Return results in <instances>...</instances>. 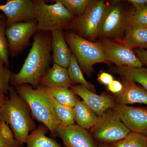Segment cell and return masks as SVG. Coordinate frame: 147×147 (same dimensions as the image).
<instances>
[{
  "label": "cell",
  "instance_id": "26",
  "mask_svg": "<svg viewBox=\"0 0 147 147\" xmlns=\"http://www.w3.org/2000/svg\"><path fill=\"white\" fill-rule=\"evenodd\" d=\"M60 1L76 18L83 15L92 1V0H60Z\"/></svg>",
  "mask_w": 147,
  "mask_h": 147
},
{
  "label": "cell",
  "instance_id": "1",
  "mask_svg": "<svg viewBox=\"0 0 147 147\" xmlns=\"http://www.w3.org/2000/svg\"><path fill=\"white\" fill-rule=\"evenodd\" d=\"M33 38L32 47L21 70L11 74L10 84L12 86L30 84L37 88L50 68L52 59L51 32H36Z\"/></svg>",
  "mask_w": 147,
  "mask_h": 147
},
{
  "label": "cell",
  "instance_id": "12",
  "mask_svg": "<svg viewBox=\"0 0 147 147\" xmlns=\"http://www.w3.org/2000/svg\"><path fill=\"white\" fill-rule=\"evenodd\" d=\"M114 108L130 131L147 134V109L120 104Z\"/></svg>",
  "mask_w": 147,
  "mask_h": 147
},
{
  "label": "cell",
  "instance_id": "33",
  "mask_svg": "<svg viewBox=\"0 0 147 147\" xmlns=\"http://www.w3.org/2000/svg\"><path fill=\"white\" fill-rule=\"evenodd\" d=\"M114 80L113 76L107 72H102L98 75V81L102 84L108 86V85Z\"/></svg>",
  "mask_w": 147,
  "mask_h": 147
},
{
  "label": "cell",
  "instance_id": "7",
  "mask_svg": "<svg viewBox=\"0 0 147 147\" xmlns=\"http://www.w3.org/2000/svg\"><path fill=\"white\" fill-rule=\"evenodd\" d=\"M107 6L104 1H92L83 15L76 18L71 29L86 39H95Z\"/></svg>",
  "mask_w": 147,
  "mask_h": 147
},
{
  "label": "cell",
  "instance_id": "17",
  "mask_svg": "<svg viewBox=\"0 0 147 147\" xmlns=\"http://www.w3.org/2000/svg\"><path fill=\"white\" fill-rule=\"evenodd\" d=\"M123 88L117 94L119 104L127 105L133 103L147 105V92L131 80L124 79Z\"/></svg>",
  "mask_w": 147,
  "mask_h": 147
},
{
  "label": "cell",
  "instance_id": "37",
  "mask_svg": "<svg viewBox=\"0 0 147 147\" xmlns=\"http://www.w3.org/2000/svg\"><path fill=\"white\" fill-rule=\"evenodd\" d=\"M6 16L3 13H0V19H6Z\"/></svg>",
  "mask_w": 147,
  "mask_h": 147
},
{
  "label": "cell",
  "instance_id": "14",
  "mask_svg": "<svg viewBox=\"0 0 147 147\" xmlns=\"http://www.w3.org/2000/svg\"><path fill=\"white\" fill-rule=\"evenodd\" d=\"M56 135L61 139L66 147H96L86 130L78 125H59Z\"/></svg>",
  "mask_w": 147,
  "mask_h": 147
},
{
  "label": "cell",
  "instance_id": "2",
  "mask_svg": "<svg viewBox=\"0 0 147 147\" xmlns=\"http://www.w3.org/2000/svg\"><path fill=\"white\" fill-rule=\"evenodd\" d=\"M9 92V96L6 97L0 110V118L9 125L15 139L23 146L30 132L36 128V125L28 106L15 88L10 86Z\"/></svg>",
  "mask_w": 147,
  "mask_h": 147
},
{
  "label": "cell",
  "instance_id": "20",
  "mask_svg": "<svg viewBox=\"0 0 147 147\" xmlns=\"http://www.w3.org/2000/svg\"><path fill=\"white\" fill-rule=\"evenodd\" d=\"M49 130L44 125L32 131L26 139V147H60L59 144L45 134Z\"/></svg>",
  "mask_w": 147,
  "mask_h": 147
},
{
  "label": "cell",
  "instance_id": "24",
  "mask_svg": "<svg viewBox=\"0 0 147 147\" xmlns=\"http://www.w3.org/2000/svg\"><path fill=\"white\" fill-rule=\"evenodd\" d=\"M67 69L69 76L74 84H80L92 91L94 92H96L94 86L85 79L76 57L72 53L69 65Z\"/></svg>",
  "mask_w": 147,
  "mask_h": 147
},
{
  "label": "cell",
  "instance_id": "11",
  "mask_svg": "<svg viewBox=\"0 0 147 147\" xmlns=\"http://www.w3.org/2000/svg\"><path fill=\"white\" fill-rule=\"evenodd\" d=\"M0 11L6 16V27L36 20L33 0H7L5 4L0 5Z\"/></svg>",
  "mask_w": 147,
  "mask_h": 147
},
{
  "label": "cell",
  "instance_id": "29",
  "mask_svg": "<svg viewBox=\"0 0 147 147\" xmlns=\"http://www.w3.org/2000/svg\"><path fill=\"white\" fill-rule=\"evenodd\" d=\"M12 72L0 58V91L4 94L9 92Z\"/></svg>",
  "mask_w": 147,
  "mask_h": 147
},
{
  "label": "cell",
  "instance_id": "30",
  "mask_svg": "<svg viewBox=\"0 0 147 147\" xmlns=\"http://www.w3.org/2000/svg\"><path fill=\"white\" fill-rule=\"evenodd\" d=\"M0 133L4 139L11 142H17L14 134L9 125L5 121L0 118Z\"/></svg>",
  "mask_w": 147,
  "mask_h": 147
},
{
  "label": "cell",
  "instance_id": "6",
  "mask_svg": "<svg viewBox=\"0 0 147 147\" xmlns=\"http://www.w3.org/2000/svg\"><path fill=\"white\" fill-rule=\"evenodd\" d=\"M132 11V10L129 11L119 1L108 5L99 29L98 36L103 39L121 40L127 28L129 26Z\"/></svg>",
  "mask_w": 147,
  "mask_h": 147
},
{
  "label": "cell",
  "instance_id": "39",
  "mask_svg": "<svg viewBox=\"0 0 147 147\" xmlns=\"http://www.w3.org/2000/svg\"><path fill=\"white\" fill-rule=\"evenodd\" d=\"M66 147L65 146V147Z\"/></svg>",
  "mask_w": 147,
  "mask_h": 147
},
{
  "label": "cell",
  "instance_id": "4",
  "mask_svg": "<svg viewBox=\"0 0 147 147\" xmlns=\"http://www.w3.org/2000/svg\"><path fill=\"white\" fill-rule=\"evenodd\" d=\"M37 21L36 32L71 29L76 19L60 0L48 5L43 0H33Z\"/></svg>",
  "mask_w": 147,
  "mask_h": 147
},
{
  "label": "cell",
  "instance_id": "35",
  "mask_svg": "<svg viewBox=\"0 0 147 147\" xmlns=\"http://www.w3.org/2000/svg\"><path fill=\"white\" fill-rule=\"evenodd\" d=\"M21 145L18 142H11L3 138L0 133V147H20Z\"/></svg>",
  "mask_w": 147,
  "mask_h": 147
},
{
  "label": "cell",
  "instance_id": "5",
  "mask_svg": "<svg viewBox=\"0 0 147 147\" xmlns=\"http://www.w3.org/2000/svg\"><path fill=\"white\" fill-rule=\"evenodd\" d=\"M66 41L76 57L82 71L90 74L96 63H109L100 42H93L71 31L64 32Z\"/></svg>",
  "mask_w": 147,
  "mask_h": 147
},
{
  "label": "cell",
  "instance_id": "23",
  "mask_svg": "<svg viewBox=\"0 0 147 147\" xmlns=\"http://www.w3.org/2000/svg\"><path fill=\"white\" fill-rule=\"evenodd\" d=\"M49 98L60 122V126L66 127L75 124V113L74 108L62 105L51 96H49Z\"/></svg>",
  "mask_w": 147,
  "mask_h": 147
},
{
  "label": "cell",
  "instance_id": "36",
  "mask_svg": "<svg viewBox=\"0 0 147 147\" xmlns=\"http://www.w3.org/2000/svg\"><path fill=\"white\" fill-rule=\"evenodd\" d=\"M6 98V97L5 96L4 94L0 91V110L5 101Z\"/></svg>",
  "mask_w": 147,
  "mask_h": 147
},
{
  "label": "cell",
  "instance_id": "18",
  "mask_svg": "<svg viewBox=\"0 0 147 147\" xmlns=\"http://www.w3.org/2000/svg\"><path fill=\"white\" fill-rule=\"evenodd\" d=\"M74 109L75 121L82 128L85 129L93 128L98 122L99 117L83 100L77 98Z\"/></svg>",
  "mask_w": 147,
  "mask_h": 147
},
{
  "label": "cell",
  "instance_id": "10",
  "mask_svg": "<svg viewBox=\"0 0 147 147\" xmlns=\"http://www.w3.org/2000/svg\"><path fill=\"white\" fill-rule=\"evenodd\" d=\"M105 58L117 67H143L132 49L115 40L104 39L100 42Z\"/></svg>",
  "mask_w": 147,
  "mask_h": 147
},
{
  "label": "cell",
  "instance_id": "21",
  "mask_svg": "<svg viewBox=\"0 0 147 147\" xmlns=\"http://www.w3.org/2000/svg\"><path fill=\"white\" fill-rule=\"evenodd\" d=\"M114 71L124 79L131 80L140 84L147 92V68L116 66Z\"/></svg>",
  "mask_w": 147,
  "mask_h": 147
},
{
  "label": "cell",
  "instance_id": "32",
  "mask_svg": "<svg viewBox=\"0 0 147 147\" xmlns=\"http://www.w3.org/2000/svg\"><path fill=\"white\" fill-rule=\"evenodd\" d=\"M134 52L143 65L147 66V49L136 48L134 49Z\"/></svg>",
  "mask_w": 147,
  "mask_h": 147
},
{
  "label": "cell",
  "instance_id": "9",
  "mask_svg": "<svg viewBox=\"0 0 147 147\" xmlns=\"http://www.w3.org/2000/svg\"><path fill=\"white\" fill-rule=\"evenodd\" d=\"M36 25L37 21L35 20L6 27L5 35L11 57H16L29 46L31 37L36 32Z\"/></svg>",
  "mask_w": 147,
  "mask_h": 147
},
{
  "label": "cell",
  "instance_id": "3",
  "mask_svg": "<svg viewBox=\"0 0 147 147\" xmlns=\"http://www.w3.org/2000/svg\"><path fill=\"white\" fill-rule=\"evenodd\" d=\"M18 94L26 102L32 115L42 123L53 135H56L60 122L55 114L49 96L39 86L34 88L28 84L15 87Z\"/></svg>",
  "mask_w": 147,
  "mask_h": 147
},
{
  "label": "cell",
  "instance_id": "38",
  "mask_svg": "<svg viewBox=\"0 0 147 147\" xmlns=\"http://www.w3.org/2000/svg\"><path fill=\"white\" fill-rule=\"evenodd\" d=\"M100 147H109L108 146H106V145H100Z\"/></svg>",
  "mask_w": 147,
  "mask_h": 147
},
{
  "label": "cell",
  "instance_id": "25",
  "mask_svg": "<svg viewBox=\"0 0 147 147\" xmlns=\"http://www.w3.org/2000/svg\"><path fill=\"white\" fill-rule=\"evenodd\" d=\"M113 147H147V137L144 134L131 131L125 138L115 142Z\"/></svg>",
  "mask_w": 147,
  "mask_h": 147
},
{
  "label": "cell",
  "instance_id": "34",
  "mask_svg": "<svg viewBox=\"0 0 147 147\" xmlns=\"http://www.w3.org/2000/svg\"><path fill=\"white\" fill-rule=\"evenodd\" d=\"M127 1L133 5L134 9H140L147 6V0H129Z\"/></svg>",
  "mask_w": 147,
  "mask_h": 147
},
{
  "label": "cell",
  "instance_id": "19",
  "mask_svg": "<svg viewBox=\"0 0 147 147\" xmlns=\"http://www.w3.org/2000/svg\"><path fill=\"white\" fill-rule=\"evenodd\" d=\"M118 41L131 49H147V28L129 26L123 38Z\"/></svg>",
  "mask_w": 147,
  "mask_h": 147
},
{
  "label": "cell",
  "instance_id": "28",
  "mask_svg": "<svg viewBox=\"0 0 147 147\" xmlns=\"http://www.w3.org/2000/svg\"><path fill=\"white\" fill-rule=\"evenodd\" d=\"M129 26L147 28V6L140 9L132 10Z\"/></svg>",
  "mask_w": 147,
  "mask_h": 147
},
{
  "label": "cell",
  "instance_id": "8",
  "mask_svg": "<svg viewBox=\"0 0 147 147\" xmlns=\"http://www.w3.org/2000/svg\"><path fill=\"white\" fill-rule=\"evenodd\" d=\"M107 111L99 117L98 122L93 127V134L96 139L100 141L119 142L125 138L131 131L115 110Z\"/></svg>",
  "mask_w": 147,
  "mask_h": 147
},
{
  "label": "cell",
  "instance_id": "27",
  "mask_svg": "<svg viewBox=\"0 0 147 147\" xmlns=\"http://www.w3.org/2000/svg\"><path fill=\"white\" fill-rule=\"evenodd\" d=\"M6 19H0V58L4 63L6 66H9V60L8 42L5 35Z\"/></svg>",
  "mask_w": 147,
  "mask_h": 147
},
{
  "label": "cell",
  "instance_id": "15",
  "mask_svg": "<svg viewBox=\"0 0 147 147\" xmlns=\"http://www.w3.org/2000/svg\"><path fill=\"white\" fill-rule=\"evenodd\" d=\"M51 34L53 63L67 68L70 62L71 52L66 41L63 31L54 30L51 32Z\"/></svg>",
  "mask_w": 147,
  "mask_h": 147
},
{
  "label": "cell",
  "instance_id": "16",
  "mask_svg": "<svg viewBox=\"0 0 147 147\" xmlns=\"http://www.w3.org/2000/svg\"><path fill=\"white\" fill-rule=\"evenodd\" d=\"M74 85L69 76L67 69L54 63L42 77L40 83V86L48 88H70Z\"/></svg>",
  "mask_w": 147,
  "mask_h": 147
},
{
  "label": "cell",
  "instance_id": "31",
  "mask_svg": "<svg viewBox=\"0 0 147 147\" xmlns=\"http://www.w3.org/2000/svg\"><path fill=\"white\" fill-rule=\"evenodd\" d=\"M108 89L113 93L118 94L123 90V86L117 80H113L108 85Z\"/></svg>",
  "mask_w": 147,
  "mask_h": 147
},
{
  "label": "cell",
  "instance_id": "22",
  "mask_svg": "<svg viewBox=\"0 0 147 147\" xmlns=\"http://www.w3.org/2000/svg\"><path fill=\"white\" fill-rule=\"evenodd\" d=\"M45 93L56 99L62 105L74 108L76 98L75 94L70 88L64 87L48 88L40 86Z\"/></svg>",
  "mask_w": 147,
  "mask_h": 147
},
{
  "label": "cell",
  "instance_id": "13",
  "mask_svg": "<svg viewBox=\"0 0 147 147\" xmlns=\"http://www.w3.org/2000/svg\"><path fill=\"white\" fill-rule=\"evenodd\" d=\"M70 89L79 96L99 117L115 106L112 97L105 94L98 95L82 85H74Z\"/></svg>",
  "mask_w": 147,
  "mask_h": 147
}]
</instances>
